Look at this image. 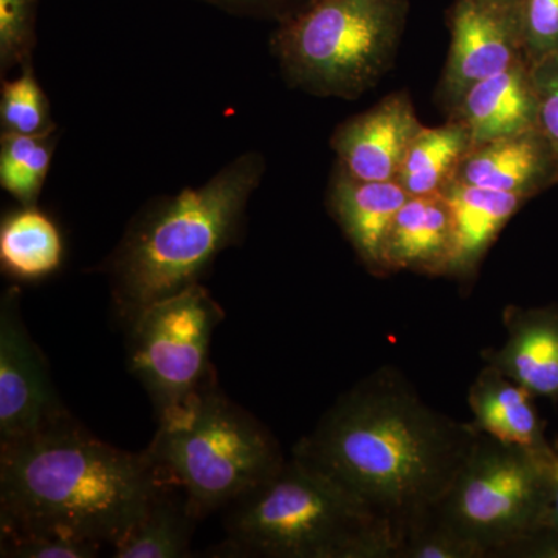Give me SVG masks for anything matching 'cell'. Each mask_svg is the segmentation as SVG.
Returning a JSON list of instances; mask_svg holds the SVG:
<instances>
[{
  "instance_id": "obj_1",
  "label": "cell",
  "mask_w": 558,
  "mask_h": 558,
  "mask_svg": "<svg viewBox=\"0 0 558 558\" xmlns=\"http://www.w3.org/2000/svg\"><path fill=\"white\" fill-rule=\"evenodd\" d=\"M480 435L429 405L399 369L380 366L332 403L292 457L337 481L399 537L446 497Z\"/></svg>"
},
{
  "instance_id": "obj_2",
  "label": "cell",
  "mask_w": 558,
  "mask_h": 558,
  "mask_svg": "<svg viewBox=\"0 0 558 558\" xmlns=\"http://www.w3.org/2000/svg\"><path fill=\"white\" fill-rule=\"evenodd\" d=\"M165 483L148 451L117 449L68 417L0 442V537L61 535L112 546Z\"/></svg>"
},
{
  "instance_id": "obj_3",
  "label": "cell",
  "mask_w": 558,
  "mask_h": 558,
  "mask_svg": "<svg viewBox=\"0 0 558 558\" xmlns=\"http://www.w3.org/2000/svg\"><path fill=\"white\" fill-rule=\"evenodd\" d=\"M263 154H241L197 189L150 202L106 263L113 306L130 326L150 304L199 284L223 250L238 244Z\"/></svg>"
},
{
  "instance_id": "obj_4",
  "label": "cell",
  "mask_w": 558,
  "mask_h": 558,
  "mask_svg": "<svg viewBox=\"0 0 558 558\" xmlns=\"http://www.w3.org/2000/svg\"><path fill=\"white\" fill-rule=\"evenodd\" d=\"M227 509V556L396 558L398 550L388 521L295 457Z\"/></svg>"
},
{
  "instance_id": "obj_5",
  "label": "cell",
  "mask_w": 558,
  "mask_h": 558,
  "mask_svg": "<svg viewBox=\"0 0 558 558\" xmlns=\"http://www.w3.org/2000/svg\"><path fill=\"white\" fill-rule=\"evenodd\" d=\"M146 451L161 478L185 494L199 520L229 508L286 462L270 429L227 398L219 385L159 421Z\"/></svg>"
},
{
  "instance_id": "obj_6",
  "label": "cell",
  "mask_w": 558,
  "mask_h": 558,
  "mask_svg": "<svg viewBox=\"0 0 558 558\" xmlns=\"http://www.w3.org/2000/svg\"><path fill=\"white\" fill-rule=\"evenodd\" d=\"M410 0H317L271 36L290 86L315 97L355 100L391 69Z\"/></svg>"
},
{
  "instance_id": "obj_7",
  "label": "cell",
  "mask_w": 558,
  "mask_h": 558,
  "mask_svg": "<svg viewBox=\"0 0 558 558\" xmlns=\"http://www.w3.org/2000/svg\"><path fill=\"white\" fill-rule=\"evenodd\" d=\"M557 461V450L534 453L481 433L436 512L492 558L512 539L546 526Z\"/></svg>"
},
{
  "instance_id": "obj_8",
  "label": "cell",
  "mask_w": 558,
  "mask_h": 558,
  "mask_svg": "<svg viewBox=\"0 0 558 558\" xmlns=\"http://www.w3.org/2000/svg\"><path fill=\"white\" fill-rule=\"evenodd\" d=\"M222 319L218 301L199 282L150 304L128 326V365L153 400L157 421L218 385L209 344Z\"/></svg>"
},
{
  "instance_id": "obj_9",
  "label": "cell",
  "mask_w": 558,
  "mask_h": 558,
  "mask_svg": "<svg viewBox=\"0 0 558 558\" xmlns=\"http://www.w3.org/2000/svg\"><path fill=\"white\" fill-rule=\"evenodd\" d=\"M70 417L51 381L46 357L21 314V290L0 300V442L36 435Z\"/></svg>"
},
{
  "instance_id": "obj_10",
  "label": "cell",
  "mask_w": 558,
  "mask_h": 558,
  "mask_svg": "<svg viewBox=\"0 0 558 558\" xmlns=\"http://www.w3.org/2000/svg\"><path fill=\"white\" fill-rule=\"evenodd\" d=\"M447 21L450 49L438 97L449 113L470 87L526 58L521 44L519 0H453Z\"/></svg>"
},
{
  "instance_id": "obj_11",
  "label": "cell",
  "mask_w": 558,
  "mask_h": 558,
  "mask_svg": "<svg viewBox=\"0 0 558 558\" xmlns=\"http://www.w3.org/2000/svg\"><path fill=\"white\" fill-rule=\"evenodd\" d=\"M424 126L410 95L396 92L341 123L330 137V146L337 163L349 174L389 182L398 179L407 150Z\"/></svg>"
},
{
  "instance_id": "obj_12",
  "label": "cell",
  "mask_w": 558,
  "mask_h": 558,
  "mask_svg": "<svg viewBox=\"0 0 558 558\" xmlns=\"http://www.w3.org/2000/svg\"><path fill=\"white\" fill-rule=\"evenodd\" d=\"M409 193L396 180L376 182L349 174L339 163L330 175L328 196L329 215L374 277H387L385 247L389 230Z\"/></svg>"
},
{
  "instance_id": "obj_13",
  "label": "cell",
  "mask_w": 558,
  "mask_h": 558,
  "mask_svg": "<svg viewBox=\"0 0 558 558\" xmlns=\"http://www.w3.org/2000/svg\"><path fill=\"white\" fill-rule=\"evenodd\" d=\"M505 343L481 352L486 365L495 366L535 399L558 407V304L508 306L502 311Z\"/></svg>"
},
{
  "instance_id": "obj_14",
  "label": "cell",
  "mask_w": 558,
  "mask_h": 558,
  "mask_svg": "<svg viewBox=\"0 0 558 558\" xmlns=\"http://www.w3.org/2000/svg\"><path fill=\"white\" fill-rule=\"evenodd\" d=\"M453 180L534 199L558 183V157L538 130L473 146Z\"/></svg>"
},
{
  "instance_id": "obj_15",
  "label": "cell",
  "mask_w": 558,
  "mask_h": 558,
  "mask_svg": "<svg viewBox=\"0 0 558 558\" xmlns=\"http://www.w3.org/2000/svg\"><path fill=\"white\" fill-rule=\"evenodd\" d=\"M449 119L468 128L473 146L537 130V92L529 62L521 61L470 87Z\"/></svg>"
},
{
  "instance_id": "obj_16",
  "label": "cell",
  "mask_w": 558,
  "mask_h": 558,
  "mask_svg": "<svg viewBox=\"0 0 558 558\" xmlns=\"http://www.w3.org/2000/svg\"><path fill=\"white\" fill-rule=\"evenodd\" d=\"M453 248V215L444 194L410 197L389 230L385 247L388 275L409 270L447 277Z\"/></svg>"
},
{
  "instance_id": "obj_17",
  "label": "cell",
  "mask_w": 558,
  "mask_h": 558,
  "mask_svg": "<svg viewBox=\"0 0 558 558\" xmlns=\"http://www.w3.org/2000/svg\"><path fill=\"white\" fill-rule=\"evenodd\" d=\"M453 215L454 248L447 277L469 282L509 220L529 197L451 180L442 190Z\"/></svg>"
},
{
  "instance_id": "obj_18",
  "label": "cell",
  "mask_w": 558,
  "mask_h": 558,
  "mask_svg": "<svg viewBox=\"0 0 558 558\" xmlns=\"http://www.w3.org/2000/svg\"><path fill=\"white\" fill-rule=\"evenodd\" d=\"M534 396L495 366L484 363L470 385L469 409L473 427L483 435L539 454L556 453L546 438Z\"/></svg>"
},
{
  "instance_id": "obj_19",
  "label": "cell",
  "mask_w": 558,
  "mask_h": 558,
  "mask_svg": "<svg viewBox=\"0 0 558 558\" xmlns=\"http://www.w3.org/2000/svg\"><path fill=\"white\" fill-rule=\"evenodd\" d=\"M64 240L60 227L38 205L5 213L0 222V267L21 282L44 281L61 269Z\"/></svg>"
},
{
  "instance_id": "obj_20",
  "label": "cell",
  "mask_w": 558,
  "mask_h": 558,
  "mask_svg": "<svg viewBox=\"0 0 558 558\" xmlns=\"http://www.w3.org/2000/svg\"><path fill=\"white\" fill-rule=\"evenodd\" d=\"M199 521L180 488L161 484L148 508L112 545L116 558L190 557L191 538Z\"/></svg>"
},
{
  "instance_id": "obj_21",
  "label": "cell",
  "mask_w": 558,
  "mask_h": 558,
  "mask_svg": "<svg viewBox=\"0 0 558 558\" xmlns=\"http://www.w3.org/2000/svg\"><path fill=\"white\" fill-rule=\"evenodd\" d=\"M472 148V137L461 121L424 126L411 142L396 182L410 197L442 193Z\"/></svg>"
},
{
  "instance_id": "obj_22",
  "label": "cell",
  "mask_w": 558,
  "mask_h": 558,
  "mask_svg": "<svg viewBox=\"0 0 558 558\" xmlns=\"http://www.w3.org/2000/svg\"><path fill=\"white\" fill-rule=\"evenodd\" d=\"M57 135L31 137L7 134L0 137V186L24 207L38 205L49 175Z\"/></svg>"
},
{
  "instance_id": "obj_23",
  "label": "cell",
  "mask_w": 558,
  "mask_h": 558,
  "mask_svg": "<svg viewBox=\"0 0 558 558\" xmlns=\"http://www.w3.org/2000/svg\"><path fill=\"white\" fill-rule=\"evenodd\" d=\"M0 126L7 134L46 137L57 134L50 101L40 87L33 62L22 65L14 80L2 78L0 87Z\"/></svg>"
},
{
  "instance_id": "obj_24",
  "label": "cell",
  "mask_w": 558,
  "mask_h": 558,
  "mask_svg": "<svg viewBox=\"0 0 558 558\" xmlns=\"http://www.w3.org/2000/svg\"><path fill=\"white\" fill-rule=\"evenodd\" d=\"M396 558H486V550L459 534L435 509L400 532Z\"/></svg>"
},
{
  "instance_id": "obj_25",
  "label": "cell",
  "mask_w": 558,
  "mask_h": 558,
  "mask_svg": "<svg viewBox=\"0 0 558 558\" xmlns=\"http://www.w3.org/2000/svg\"><path fill=\"white\" fill-rule=\"evenodd\" d=\"M39 0H0V75L33 62Z\"/></svg>"
},
{
  "instance_id": "obj_26",
  "label": "cell",
  "mask_w": 558,
  "mask_h": 558,
  "mask_svg": "<svg viewBox=\"0 0 558 558\" xmlns=\"http://www.w3.org/2000/svg\"><path fill=\"white\" fill-rule=\"evenodd\" d=\"M521 44L531 68L558 57V0H519Z\"/></svg>"
},
{
  "instance_id": "obj_27",
  "label": "cell",
  "mask_w": 558,
  "mask_h": 558,
  "mask_svg": "<svg viewBox=\"0 0 558 558\" xmlns=\"http://www.w3.org/2000/svg\"><path fill=\"white\" fill-rule=\"evenodd\" d=\"M101 546L61 535H20L0 537L2 557L14 558H92Z\"/></svg>"
},
{
  "instance_id": "obj_28",
  "label": "cell",
  "mask_w": 558,
  "mask_h": 558,
  "mask_svg": "<svg viewBox=\"0 0 558 558\" xmlns=\"http://www.w3.org/2000/svg\"><path fill=\"white\" fill-rule=\"evenodd\" d=\"M538 101V130L558 157V57L532 68Z\"/></svg>"
},
{
  "instance_id": "obj_29",
  "label": "cell",
  "mask_w": 558,
  "mask_h": 558,
  "mask_svg": "<svg viewBox=\"0 0 558 558\" xmlns=\"http://www.w3.org/2000/svg\"><path fill=\"white\" fill-rule=\"evenodd\" d=\"M231 14L284 24L310 9L317 0H199Z\"/></svg>"
},
{
  "instance_id": "obj_30",
  "label": "cell",
  "mask_w": 558,
  "mask_h": 558,
  "mask_svg": "<svg viewBox=\"0 0 558 558\" xmlns=\"http://www.w3.org/2000/svg\"><path fill=\"white\" fill-rule=\"evenodd\" d=\"M492 558H558V529H532L495 550Z\"/></svg>"
},
{
  "instance_id": "obj_31",
  "label": "cell",
  "mask_w": 558,
  "mask_h": 558,
  "mask_svg": "<svg viewBox=\"0 0 558 558\" xmlns=\"http://www.w3.org/2000/svg\"><path fill=\"white\" fill-rule=\"evenodd\" d=\"M546 526L558 529V461L554 469L553 495H550L548 515H546Z\"/></svg>"
},
{
  "instance_id": "obj_32",
  "label": "cell",
  "mask_w": 558,
  "mask_h": 558,
  "mask_svg": "<svg viewBox=\"0 0 558 558\" xmlns=\"http://www.w3.org/2000/svg\"><path fill=\"white\" fill-rule=\"evenodd\" d=\"M557 453H558V446L556 447Z\"/></svg>"
}]
</instances>
